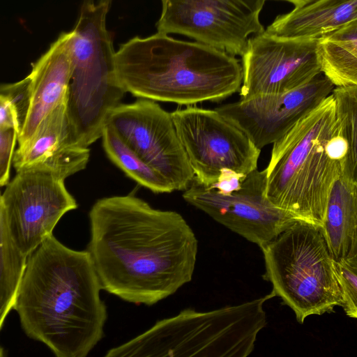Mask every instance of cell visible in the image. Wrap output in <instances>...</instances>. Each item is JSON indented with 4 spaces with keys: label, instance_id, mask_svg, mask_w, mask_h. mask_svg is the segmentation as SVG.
I'll return each mask as SVG.
<instances>
[{
    "label": "cell",
    "instance_id": "cell-1",
    "mask_svg": "<svg viewBox=\"0 0 357 357\" xmlns=\"http://www.w3.org/2000/svg\"><path fill=\"white\" fill-rule=\"evenodd\" d=\"M89 216L87 250L105 291L150 306L192 280L198 241L177 212L128 195L98 199Z\"/></svg>",
    "mask_w": 357,
    "mask_h": 357
},
{
    "label": "cell",
    "instance_id": "cell-2",
    "mask_svg": "<svg viewBox=\"0 0 357 357\" xmlns=\"http://www.w3.org/2000/svg\"><path fill=\"white\" fill-rule=\"evenodd\" d=\"M88 250L53 234L29 256L14 310L26 335L57 357H86L104 336L107 307Z\"/></svg>",
    "mask_w": 357,
    "mask_h": 357
},
{
    "label": "cell",
    "instance_id": "cell-3",
    "mask_svg": "<svg viewBox=\"0 0 357 357\" xmlns=\"http://www.w3.org/2000/svg\"><path fill=\"white\" fill-rule=\"evenodd\" d=\"M115 71L126 92L181 105L222 101L240 90L243 82L242 64L235 56L158 31L121 45Z\"/></svg>",
    "mask_w": 357,
    "mask_h": 357
},
{
    "label": "cell",
    "instance_id": "cell-4",
    "mask_svg": "<svg viewBox=\"0 0 357 357\" xmlns=\"http://www.w3.org/2000/svg\"><path fill=\"white\" fill-rule=\"evenodd\" d=\"M266 196L300 220L322 225L347 151L333 94L273 144Z\"/></svg>",
    "mask_w": 357,
    "mask_h": 357
},
{
    "label": "cell",
    "instance_id": "cell-5",
    "mask_svg": "<svg viewBox=\"0 0 357 357\" xmlns=\"http://www.w3.org/2000/svg\"><path fill=\"white\" fill-rule=\"evenodd\" d=\"M273 293L243 303L206 312L192 308L157 321L106 357H245L266 325L265 303Z\"/></svg>",
    "mask_w": 357,
    "mask_h": 357
},
{
    "label": "cell",
    "instance_id": "cell-6",
    "mask_svg": "<svg viewBox=\"0 0 357 357\" xmlns=\"http://www.w3.org/2000/svg\"><path fill=\"white\" fill-rule=\"evenodd\" d=\"M112 1L84 0L70 31L67 112L75 140L84 147L102 137L109 114L126 93L116 78V52L106 26Z\"/></svg>",
    "mask_w": 357,
    "mask_h": 357
},
{
    "label": "cell",
    "instance_id": "cell-7",
    "mask_svg": "<svg viewBox=\"0 0 357 357\" xmlns=\"http://www.w3.org/2000/svg\"><path fill=\"white\" fill-rule=\"evenodd\" d=\"M260 248L272 292L299 323L342 306L335 259L321 225L298 220Z\"/></svg>",
    "mask_w": 357,
    "mask_h": 357
},
{
    "label": "cell",
    "instance_id": "cell-8",
    "mask_svg": "<svg viewBox=\"0 0 357 357\" xmlns=\"http://www.w3.org/2000/svg\"><path fill=\"white\" fill-rule=\"evenodd\" d=\"M171 114L195 177L205 188L223 169L245 176L257 169L261 149L216 109L188 106Z\"/></svg>",
    "mask_w": 357,
    "mask_h": 357
},
{
    "label": "cell",
    "instance_id": "cell-9",
    "mask_svg": "<svg viewBox=\"0 0 357 357\" xmlns=\"http://www.w3.org/2000/svg\"><path fill=\"white\" fill-rule=\"evenodd\" d=\"M268 0H161L157 31L187 36L236 56L251 34L263 33L260 13Z\"/></svg>",
    "mask_w": 357,
    "mask_h": 357
},
{
    "label": "cell",
    "instance_id": "cell-10",
    "mask_svg": "<svg viewBox=\"0 0 357 357\" xmlns=\"http://www.w3.org/2000/svg\"><path fill=\"white\" fill-rule=\"evenodd\" d=\"M65 179L45 170L17 172L0 198V215L15 245L29 256L67 212L77 208Z\"/></svg>",
    "mask_w": 357,
    "mask_h": 357
},
{
    "label": "cell",
    "instance_id": "cell-11",
    "mask_svg": "<svg viewBox=\"0 0 357 357\" xmlns=\"http://www.w3.org/2000/svg\"><path fill=\"white\" fill-rule=\"evenodd\" d=\"M266 169H256L248 174L239 190L225 195L205 188L195 177L183 198L261 248L300 220L271 203L266 196Z\"/></svg>",
    "mask_w": 357,
    "mask_h": 357
},
{
    "label": "cell",
    "instance_id": "cell-12",
    "mask_svg": "<svg viewBox=\"0 0 357 357\" xmlns=\"http://www.w3.org/2000/svg\"><path fill=\"white\" fill-rule=\"evenodd\" d=\"M106 124L174 190H185L195 178L177 134L172 114L154 100L139 98L119 104L109 114Z\"/></svg>",
    "mask_w": 357,
    "mask_h": 357
},
{
    "label": "cell",
    "instance_id": "cell-13",
    "mask_svg": "<svg viewBox=\"0 0 357 357\" xmlns=\"http://www.w3.org/2000/svg\"><path fill=\"white\" fill-rule=\"evenodd\" d=\"M318 40L286 38L263 33L248 40L241 56L240 100L284 92L322 73Z\"/></svg>",
    "mask_w": 357,
    "mask_h": 357
},
{
    "label": "cell",
    "instance_id": "cell-14",
    "mask_svg": "<svg viewBox=\"0 0 357 357\" xmlns=\"http://www.w3.org/2000/svg\"><path fill=\"white\" fill-rule=\"evenodd\" d=\"M335 86L321 73L297 88L239 100L215 109L261 149L282 137L298 120L329 96Z\"/></svg>",
    "mask_w": 357,
    "mask_h": 357
},
{
    "label": "cell",
    "instance_id": "cell-15",
    "mask_svg": "<svg viewBox=\"0 0 357 357\" xmlns=\"http://www.w3.org/2000/svg\"><path fill=\"white\" fill-rule=\"evenodd\" d=\"M68 96L40 123L29 142L15 151L19 172L34 168L66 179L86 168L90 149L76 142L67 112Z\"/></svg>",
    "mask_w": 357,
    "mask_h": 357
},
{
    "label": "cell",
    "instance_id": "cell-16",
    "mask_svg": "<svg viewBox=\"0 0 357 357\" xmlns=\"http://www.w3.org/2000/svg\"><path fill=\"white\" fill-rule=\"evenodd\" d=\"M70 38V31L61 33L22 79L25 99L19 146L29 142L43 119L68 96L72 73Z\"/></svg>",
    "mask_w": 357,
    "mask_h": 357
},
{
    "label": "cell",
    "instance_id": "cell-17",
    "mask_svg": "<svg viewBox=\"0 0 357 357\" xmlns=\"http://www.w3.org/2000/svg\"><path fill=\"white\" fill-rule=\"evenodd\" d=\"M357 19V0H315L278 15L265 29L268 34L318 40Z\"/></svg>",
    "mask_w": 357,
    "mask_h": 357
},
{
    "label": "cell",
    "instance_id": "cell-18",
    "mask_svg": "<svg viewBox=\"0 0 357 357\" xmlns=\"http://www.w3.org/2000/svg\"><path fill=\"white\" fill-rule=\"evenodd\" d=\"M321 227L334 259L346 258L357 235V183L342 174L329 194Z\"/></svg>",
    "mask_w": 357,
    "mask_h": 357
},
{
    "label": "cell",
    "instance_id": "cell-19",
    "mask_svg": "<svg viewBox=\"0 0 357 357\" xmlns=\"http://www.w3.org/2000/svg\"><path fill=\"white\" fill-rule=\"evenodd\" d=\"M322 73L335 86H357V19L319 40Z\"/></svg>",
    "mask_w": 357,
    "mask_h": 357
},
{
    "label": "cell",
    "instance_id": "cell-20",
    "mask_svg": "<svg viewBox=\"0 0 357 357\" xmlns=\"http://www.w3.org/2000/svg\"><path fill=\"white\" fill-rule=\"evenodd\" d=\"M101 138L108 158L129 177L155 193L174 191L162 175L133 151L112 126L105 125Z\"/></svg>",
    "mask_w": 357,
    "mask_h": 357
},
{
    "label": "cell",
    "instance_id": "cell-21",
    "mask_svg": "<svg viewBox=\"0 0 357 357\" xmlns=\"http://www.w3.org/2000/svg\"><path fill=\"white\" fill-rule=\"evenodd\" d=\"M0 328L14 308L29 256L13 241L4 217L0 215Z\"/></svg>",
    "mask_w": 357,
    "mask_h": 357
},
{
    "label": "cell",
    "instance_id": "cell-22",
    "mask_svg": "<svg viewBox=\"0 0 357 357\" xmlns=\"http://www.w3.org/2000/svg\"><path fill=\"white\" fill-rule=\"evenodd\" d=\"M332 94L342 135L347 146L342 174L357 183V86H335Z\"/></svg>",
    "mask_w": 357,
    "mask_h": 357
},
{
    "label": "cell",
    "instance_id": "cell-23",
    "mask_svg": "<svg viewBox=\"0 0 357 357\" xmlns=\"http://www.w3.org/2000/svg\"><path fill=\"white\" fill-rule=\"evenodd\" d=\"M335 273L343 298L346 314L357 319V259L348 255L335 260Z\"/></svg>",
    "mask_w": 357,
    "mask_h": 357
},
{
    "label": "cell",
    "instance_id": "cell-24",
    "mask_svg": "<svg viewBox=\"0 0 357 357\" xmlns=\"http://www.w3.org/2000/svg\"><path fill=\"white\" fill-rule=\"evenodd\" d=\"M18 139L15 128L0 130V185L6 186L10 182V167L14 149Z\"/></svg>",
    "mask_w": 357,
    "mask_h": 357
},
{
    "label": "cell",
    "instance_id": "cell-25",
    "mask_svg": "<svg viewBox=\"0 0 357 357\" xmlns=\"http://www.w3.org/2000/svg\"><path fill=\"white\" fill-rule=\"evenodd\" d=\"M247 176L229 169H223L216 183L209 189H215L218 192L227 195L241 188L243 181Z\"/></svg>",
    "mask_w": 357,
    "mask_h": 357
},
{
    "label": "cell",
    "instance_id": "cell-26",
    "mask_svg": "<svg viewBox=\"0 0 357 357\" xmlns=\"http://www.w3.org/2000/svg\"><path fill=\"white\" fill-rule=\"evenodd\" d=\"M9 128H15L18 132L15 112L10 102L0 96V130Z\"/></svg>",
    "mask_w": 357,
    "mask_h": 357
},
{
    "label": "cell",
    "instance_id": "cell-27",
    "mask_svg": "<svg viewBox=\"0 0 357 357\" xmlns=\"http://www.w3.org/2000/svg\"><path fill=\"white\" fill-rule=\"evenodd\" d=\"M277 1H287L291 4H293L295 8H301L305 5H307L315 0H277Z\"/></svg>",
    "mask_w": 357,
    "mask_h": 357
},
{
    "label": "cell",
    "instance_id": "cell-28",
    "mask_svg": "<svg viewBox=\"0 0 357 357\" xmlns=\"http://www.w3.org/2000/svg\"><path fill=\"white\" fill-rule=\"evenodd\" d=\"M348 255L352 256L357 259V235L354 242L353 246L350 250V252Z\"/></svg>",
    "mask_w": 357,
    "mask_h": 357
}]
</instances>
